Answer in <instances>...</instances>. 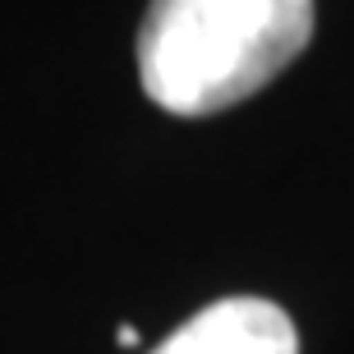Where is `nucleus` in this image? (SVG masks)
I'll return each instance as SVG.
<instances>
[{"instance_id":"nucleus-1","label":"nucleus","mask_w":354,"mask_h":354,"mask_svg":"<svg viewBox=\"0 0 354 354\" xmlns=\"http://www.w3.org/2000/svg\"><path fill=\"white\" fill-rule=\"evenodd\" d=\"M313 37V0H152L138 79L161 111L212 115L253 97Z\"/></svg>"},{"instance_id":"nucleus-2","label":"nucleus","mask_w":354,"mask_h":354,"mask_svg":"<svg viewBox=\"0 0 354 354\" xmlns=\"http://www.w3.org/2000/svg\"><path fill=\"white\" fill-rule=\"evenodd\" d=\"M147 354H299V331L281 304L235 295L198 308Z\"/></svg>"},{"instance_id":"nucleus-3","label":"nucleus","mask_w":354,"mask_h":354,"mask_svg":"<svg viewBox=\"0 0 354 354\" xmlns=\"http://www.w3.org/2000/svg\"><path fill=\"white\" fill-rule=\"evenodd\" d=\"M120 345H138V331H133V327H120Z\"/></svg>"}]
</instances>
